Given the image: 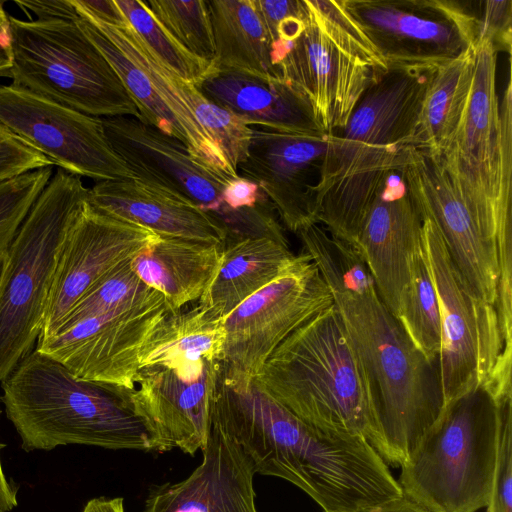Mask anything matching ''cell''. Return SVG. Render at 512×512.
<instances>
[{"mask_svg":"<svg viewBox=\"0 0 512 512\" xmlns=\"http://www.w3.org/2000/svg\"><path fill=\"white\" fill-rule=\"evenodd\" d=\"M333 296L370 384L372 447L401 466L444 411L438 362L413 344L380 297L357 249L311 224L296 233Z\"/></svg>","mask_w":512,"mask_h":512,"instance_id":"cell-1","label":"cell"},{"mask_svg":"<svg viewBox=\"0 0 512 512\" xmlns=\"http://www.w3.org/2000/svg\"><path fill=\"white\" fill-rule=\"evenodd\" d=\"M435 67L393 65L360 96L346 124L328 135L316 188L317 223L355 245L363 218L401 152L415 146Z\"/></svg>","mask_w":512,"mask_h":512,"instance_id":"cell-2","label":"cell"},{"mask_svg":"<svg viewBox=\"0 0 512 512\" xmlns=\"http://www.w3.org/2000/svg\"><path fill=\"white\" fill-rule=\"evenodd\" d=\"M1 387L7 418L27 452L68 444L155 452L152 432L128 390L79 378L37 349Z\"/></svg>","mask_w":512,"mask_h":512,"instance_id":"cell-3","label":"cell"},{"mask_svg":"<svg viewBox=\"0 0 512 512\" xmlns=\"http://www.w3.org/2000/svg\"><path fill=\"white\" fill-rule=\"evenodd\" d=\"M253 380L303 422L372 444L370 384L334 304L285 338Z\"/></svg>","mask_w":512,"mask_h":512,"instance_id":"cell-4","label":"cell"},{"mask_svg":"<svg viewBox=\"0 0 512 512\" xmlns=\"http://www.w3.org/2000/svg\"><path fill=\"white\" fill-rule=\"evenodd\" d=\"M496 68L497 51L488 40H478L465 111L436 155L498 260H504L512 255V85L509 64L499 99Z\"/></svg>","mask_w":512,"mask_h":512,"instance_id":"cell-5","label":"cell"},{"mask_svg":"<svg viewBox=\"0 0 512 512\" xmlns=\"http://www.w3.org/2000/svg\"><path fill=\"white\" fill-rule=\"evenodd\" d=\"M89 188L57 168L5 253L0 280V383L33 350L41 335L63 243Z\"/></svg>","mask_w":512,"mask_h":512,"instance_id":"cell-6","label":"cell"},{"mask_svg":"<svg viewBox=\"0 0 512 512\" xmlns=\"http://www.w3.org/2000/svg\"><path fill=\"white\" fill-rule=\"evenodd\" d=\"M497 444V401L481 386L446 406L400 466L403 494L428 512L487 507Z\"/></svg>","mask_w":512,"mask_h":512,"instance_id":"cell-7","label":"cell"},{"mask_svg":"<svg viewBox=\"0 0 512 512\" xmlns=\"http://www.w3.org/2000/svg\"><path fill=\"white\" fill-rule=\"evenodd\" d=\"M301 34L278 65L326 135L341 129L366 88L388 69L343 1L305 0Z\"/></svg>","mask_w":512,"mask_h":512,"instance_id":"cell-8","label":"cell"},{"mask_svg":"<svg viewBox=\"0 0 512 512\" xmlns=\"http://www.w3.org/2000/svg\"><path fill=\"white\" fill-rule=\"evenodd\" d=\"M9 23L13 85L87 115L142 120L114 69L76 20L9 16Z\"/></svg>","mask_w":512,"mask_h":512,"instance_id":"cell-9","label":"cell"},{"mask_svg":"<svg viewBox=\"0 0 512 512\" xmlns=\"http://www.w3.org/2000/svg\"><path fill=\"white\" fill-rule=\"evenodd\" d=\"M422 217L421 240L440 312L438 370L445 409L490 377L510 378L512 350L504 344L496 308L473 294L439 229L430 217Z\"/></svg>","mask_w":512,"mask_h":512,"instance_id":"cell-10","label":"cell"},{"mask_svg":"<svg viewBox=\"0 0 512 512\" xmlns=\"http://www.w3.org/2000/svg\"><path fill=\"white\" fill-rule=\"evenodd\" d=\"M334 304L311 256L296 254L291 265L225 319L221 369L235 381H252L292 332Z\"/></svg>","mask_w":512,"mask_h":512,"instance_id":"cell-11","label":"cell"},{"mask_svg":"<svg viewBox=\"0 0 512 512\" xmlns=\"http://www.w3.org/2000/svg\"><path fill=\"white\" fill-rule=\"evenodd\" d=\"M342 1L388 66L436 67L477 43V15L459 1Z\"/></svg>","mask_w":512,"mask_h":512,"instance_id":"cell-12","label":"cell"},{"mask_svg":"<svg viewBox=\"0 0 512 512\" xmlns=\"http://www.w3.org/2000/svg\"><path fill=\"white\" fill-rule=\"evenodd\" d=\"M0 123L68 173L98 182L136 179L113 149L102 118L11 83L0 84Z\"/></svg>","mask_w":512,"mask_h":512,"instance_id":"cell-13","label":"cell"},{"mask_svg":"<svg viewBox=\"0 0 512 512\" xmlns=\"http://www.w3.org/2000/svg\"><path fill=\"white\" fill-rule=\"evenodd\" d=\"M170 311L159 294L135 307L64 323L52 335L39 338L35 349L79 378L132 390L141 350Z\"/></svg>","mask_w":512,"mask_h":512,"instance_id":"cell-14","label":"cell"},{"mask_svg":"<svg viewBox=\"0 0 512 512\" xmlns=\"http://www.w3.org/2000/svg\"><path fill=\"white\" fill-rule=\"evenodd\" d=\"M396 170L420 212L439 229L452 261L473 294L496 308L500 278L497 251L452 185L438 156L406 146Z\"/></svg>","mask_w":512,"mask_h":512,"instance_id":"cell-15","label":"cell"},{"mask_svg":"<svg viewBox=\"0 0 512 512\" xmlns=\"http://www.w3.org/2000/svg\"><path fill=\"white\" fill-rule=\"evenodd\" d=\"M220 369V360L201 359L139 370L128 392L152 432L155 452L177 448L194 455L203 449Z\"/></svg>","mask_w":512,"mask_h":512,"instance_id":"cell-16","label":"cell"},{"mask_svg":"<svg viewBox=\"0 0 512 512\" xmlns=\"http://www.w3.org/2000/svg\"><path fill=\"white\" fill-rule=\"evenodd\" d=\"M102 122L113 149L136 179L194 203L225 231L232 227L239 210L228 208L222 199L230 178L197 161L178 139L142 120L117 116Z\"/></svg>","mask_w":512,"mask_h":512,"instance_id":"cell-17","label":"cell"},{"mask_svg":"<svg viewBox=\"0 0 512 512\" xmlns=\"http://www.w3.org/2000/svg\"><path fill=\"white\" fill-rule=\"evenodd\" d=\"M158 238L142 226L99 211L88 201L61 248L39 338L52 335L93 285Z\"/></svg>","mask_w":512,"mask_h":512,"instance_id":"cell-18","label":"cell"},{"mask_svg":"<svg viewBox=\"0 0 512 512\" xmlns=\"http://www.w3.org/2000/svg\"><path fill=\"white\" fill-rule=\"evenodd\" d=\"M326 134H296L252 127L237 174L259 186L290 231L317 223L316 188L327 148Z\"/></svg>","mask_w":512,"mask_h":512,"instance_id":"cell-19","label":"cell"},{"mask_svg":"<svg viewBox=\"0 0 512 512\" xmlns=\"http://www.w3.org/2000/svg\"><path fill=\"white\" fill-rule=\"evenodd\" d=\"M422 222L415 200L394 170L370 204L354 245L395 317L409 277L410 255L421 240Z\"/></svg>","mask_w":512,"mask_h":512,"instance_id":"cell-20","label":"cell"},{"mask_svg":"<svg viewBox=\"0 0 512 512\" xmlns=\"http://www.w3.org/2000/svg\"><path fill=\"white\" fill-rule=\"evenodd\" d=\"M202 460L183 480L152 487L142 512H258L254 470L239 446L210 423Z\"/></svg>","mask_w":512,"mask_h":512,"instance_id":"cell-21","label":"cell"},{"mask_svg":"<svg viewBox=\"0 0 512 512\" xmlns=\"http://www.w3.org/2000/svg\"><path fill=\"white\" fill-rule=\"evenodd\" d=\"M89 203L162 238L225 245L226 231L216 218L194 203L138 179L97 182L89 189Z\"/></svg>","mask_w":512,"mask_h":512,"instance_id":"cell-22","label":"cell"},{"mask_svg":"<svg viewBox=\"0 0 512 512\" xmlns=\"http://www.w3.org/2000/svg\"><path fill=\"white\" fill-rule=\"evenodd\" d=\"M196 87L212 102L252 127L285 133L325 134L305 98L282 78L212 67Z\"/></svg>","mask_w":512,"mask_h":512,"instance_id":"cell-23","label":"cell"},{"mask_svg":"<svg viewBox=\"0 0 512 512\" xmlns=\"http://www.w3.org/2000/svg\"><path fill=\"white\" fill-rule=\"evenodd\" d=\"M222 246L159 237L131 259L139 278L165 298L171 311L198 302L214 280Z\"/></svg>","mask_w":512,"mask_h":512,"instance_id":"cell-24","label":"cell"},{"mask_svg":"<svg viewBox=\"0 0 512 512\" xmlns=\"http://www.w3.org/2000/svg\"><path fill=\"white\" fill-rule=\"evenodd\" d=\"M289 244L268 238L225 243L218 272L199 305L215 319H225L294 261Z\"/></svg>","mask_w":512,"mask_h":512,"instance_id":"cell-25","label":"cell"},{"mask_svg":"<svg viewBox=\"0 0 512 512\" xmlns=\"http://www.w3.org/2000/svg\"><path fill=\"white\" fill-rule=\"evenodd\" d=\"M206 1L215 45L213 67L281 78L254 0Z\"/></svg>","mask_w":512,"mask_h":512,"instance_id":"cell-26","label":"cell"},{"mask_svg":"<svg viewBox=\"0 0 512 512\" xmlns=\"http://www.w3.org/2000/svg\"><path fill=\"white\" fill-rule=\"evenodd\" d=\"M224 320L211 317L197 302L168 312L143 346L139 365L171 367L201 359H222Z\"/></svg>","mask_w":512,"mask_h":512,"instance_id":"cell-27","label":"cell"},{"mask_svg":"<svg viewBox=\"0 0 512 512\" xmlns=\"http://www.w3.org/2000/svg\"><path fill=\"white\" fill-rule=\"evenodd\" d=\"M475 46L436 66L429 77L415 147L438 154L458 127L472 88Z\"/></svg>","mask_w":512,"mask_h":512,"instance_id":"cell-28","label":"cell"},{"mask_svg":"<svg viewBox=\"0 0 512 512\" xmlns=\"http://www.w3.org/2000/svg\"><path fill=\"white\" fill-rule=\"evenodd\" d=\"M79 16L86 17L94 23L146 73L158 94L182 124L189 139L188 150L192 157L222 176L230 179L238 177V174L230 167L218 147L198 124L184 98L180 95L175 84V75L163 67L149 53L135 36L130 26L119 29L85 15L79 14Z\"/></svg>","mask_w":512,"mask_h":512,"instance_id":"cell-29","label":"cell"},{"mask_svg":"<svg viewBox=\"0 0 512 512\" xmlns=\"http://www.w3.org/2000/svg\"><path fill=\"white\" fill-rule=\"evenodd\" d=\"M76 22L112 66L137 107L142 120L178 139L188 148L189 139L182 124L140 66L88 18L80 16Z\"/></svg>","mask_w":512,"mask_h":512,"instance_id":"cell-30","label":"cell"},{"mask_svg":"<svg viewBox=\"0 0 512 512\" xmlns=\"http://www.w3.org/2000/svg\"><path fill=\"white\" fill-rule=\"evenodd\" d=\"M396 319L415 347L438 362L441 346L439 305L422 240L409 259V277L401 293Z\"/></svg>","mask_w":512,"mask_h":512,"instance_id":"cell-31","label":"cell"},{"mask_svg":"<svg viewBox=\"0 0 512 512\" xmlns=\"http://www.w3.org/2000/svg\"><path fill=\"white\" fill-rule=\"evenodd\" d=\"M141 44L169 72L195 86L213 64L186 51L151 14L144 1L115 0Z\"/></svg>","mask_w":512,"mask_h":512,"instance_id":"cell-32","label":"cell"},{"mask_svg":"<svg viewBox=\"0 0 512 512\" xmlns=\"http://www.w3.org/2000/svg\"><path fill=\"white\" fill-rule=\"evenodd\" d=\"M175 84L198 124L237 173L248 154L252 126L231 111L212 102L192 83L175 76Z\"/></svg>","mask_w":512,"mask_h":512,"instance_id":"cell-33","label":"cell"},{"mask_svg":"<svg viewBox=\"0 0 512 512\" xmlns=\"http://www.w3.org/2000/svg\"><path fill=\"white\" fill-rule=\"evenodd\" d=\"M144 3L186 51L213 64L215 45L206 0H148Z\"/></svg>","mask_w":512,"mask_h":512,"instance_id":"cell-34","label":"cell"},{"mask_svg":"<svg viewBox=\"0 0 512 512\" xmlns=\"http://www.w3.org/2000/svg\"><path fill=\"white\" fill-rule=\"evenodd\" d=\"M159 294L139 278L131 267V260H127L93 285L62 324L103 315L121 308L135 307Z\"/></svg>","mask_w":512,"mask_h":512,"instance_id":"cell-35","label":"cell"},{"mask_svg":"<svg viewBox=\"0 0 512 512\" xmlns=\"http://www.w3.org/2000/svg\"><path fill=\"white\" fill-rule=\"evenodd\" d=\"M52 172L49 166L0 182V255L9 248Z\"/></svg>","mask_w":512,"mask_h":512,"instance_id":"cell-36","label":"cell"},{"mask_svg":"<svg viewBox=\"0 0 512 512\" xmlns=\"http://www.w3.org/2000/svg\"><path fill=\"white\" fill-rule=\"evenodd\" d=\"M494 398L498 407V444L487 512H512V392Z\"/></svg>","mask_w":512,"mask_h":512,"instance_id":"cell-37","label":"cell"},{"mask_svg":"<svg viewBox=\"0 0 512 512\" xmlns=\"http://www.w3.org/2000/svg\"><path fill=\"white\" fill-rule=\"evenodd\" d=\"M53 163L0 123V182Z\"/></svg>","mask_w":512,"mask_h":512,"instance_id":"cell-38","label":"cell"},{"mask_svg":"<svg viewBox=\"0 0 512 512\" xmlns=\"http://www.w3.org/2000/svg\"><path fill=\"white\" fill-rule=\"evenodd\" d=\"M482 11L478 19V40L491 42L494 49L511 52L512 1L487 0L481 2Z\"/></svg>","mask_w":512,"mask_h":512,"instance_id":"cell-39","label":"cell"},{"mask_svg":"<svg viewBox=\"0 0 512 512\" xmlns=\"http://www.w3.org/2000/svg\"><path fill=\"white\" fill-rule=\"evenodd\" d=\"M254 3L269 36L271 47L276 41L277 27L288 18L303 15L306 10L304 0H254Z\"/></svg>","mask_w":512,"mask_h":512,"instance_id":"cell-40","label":"cell"},{"mask_svg":"<svg viewBox=\"0 0 512 512\" xmlns=\"http://www.w3.org/2000/svg\"><path fill=\"white\" fill-rule=\"evenodd\" d=\"M266 198L257 184L240 176L229 180L222 193L224 204L233 210L254 207Z\"/></svg>","mask_w":512,"mask_h":512,"instance_id":"cell-41","label":"cell"},{"mask_svg":"<svg viewBox=\"0 0 512 512\" xmlns=\"http://www.w3.org/2000/svg\"><path fill=\"white\" fill-rule=\"evenodd\" d=\"M78 14L88 16L109 26L124 29L129 27L125 16L115 0H71Z\"/></svg>","mask_w":512,"mask_h":512,"instance_id":"cell-42","label":"cell"},{"mask_svg":"<svg viewBox=\"0 0 512 512\" xmlns=\"http://www.w3.org/2000/svg\"><path fill=\"white\" fill-rule=\"evenodd\" d=\"M16 4L31 11L38 20H71L80 18L71 0L55 1H16Z\"/></svg>","mask_w":512,"mask_h":512,"instance_id":"cell-43","label":"cell"},{"mask_svg":"<svg viewBox=\"0 0 512 512\" xmlns=\"http://www.w3.org/2000/svg\"><path fill=\"white\" fill-rule=\"evenodd\" d=\"M355 512H428L404 494L384 503Z\"/></svg>","mask_w":512,"mask_h":512,"instance_id":"cell-44","label":"cell"},{"mask_svg":"<svg viewBox=\"0 0 512 512\" xmlns=\"http://www.w3.org/2000/svg\"><path fill=\"white\" fill-rule=\"evenodd\" d=\"M83 512H125L124 500L122 497L111 499L105 497L93 498L87 502Z\"/></svg>","mask_w":512,"mask_h":512,"instance_id":"cell-45","label":"cell"},{"mask_svg":"<svg viewBox=\"0 0 512 512\" xmlns=\"http://www.w3.org/2000/svg\"><path fill=\"white\" fill-rule=\"evenodd\" d=\"M1 414V410H0ZM1 447V445H0ZM17 489H14L6 479L0 459V512H9L17 506Z\"/></svg>","mask_w":512,"mask_h":512,"instance_id":"cell-46","label":"cell"},{"mask_svg":"<svg viewBox=\"0 0 512 512\" xmlns=\"http://www.w3.org/2000/svg\"><path fill=\"white\" fill-rule=\"evenodd\" d=\"M11 67L10 42L0 41V77H9Z\"/></svg>","mask_w":512,"mask_h":512,"instance_id":"cell-47","label":"cell"},{"mask_svg":"<svg viewBox=\"0 0 512 512\" xmlns=\"http://www.w3.org/2000/svg\"><path fill=\"white\" fill-rule=\"evenodd\" d=\"M0 41L10 42L9 15L4 10L3 2L0 1Z\"/></svg>","mask_w":512,"mask_h":512,"instance_id":"cell-48","label":"cell"},{"mask_svg":"<svg viewBox=\"0 0 512 512\" xmlns=\"http://www.w3.org/2000/svg\"><path fill=\"white\" fill-rule=\"evenodd\" d=\"M5 253L0 255V280H1L2 272H3V268H4V264H5Z\"/></svg>","mask_w":512,"mask_h":512,"instance_id":"cell-49","label":"cell"}]
</instances>
